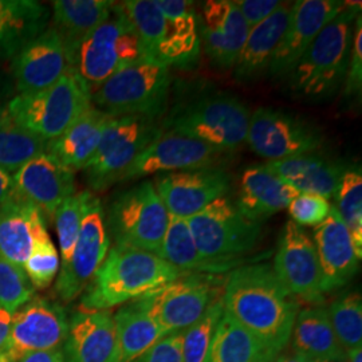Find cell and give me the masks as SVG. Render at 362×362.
Masks as SVG:
<instances>
[{
    "label": "cell",
    "instance_id": "obj_53",
    "mask_svg": "<svg viewBox=\"0 0 362 362\" xmlns=\"http://www.w3.org/2000/svg\"><path fill=\"white\" fill-rule=\"evenodd\" d=\"M346 361L348 362H362V346L351 349L346 353Z\"/></svg>",
    "mask_w": 362,
    "mask_h": 362
},
{
    "label": "cell",
    "instance_id": "obj_44",
    "mask_svg": "<svg viewBox=\"0 0 362 362\" xmlns=\"http://www.w3.org/2000/svg\"><path fill=\"white\" fill-rule=\"evenodd\" d=\"M291 221L299 227H318L327 219L332 204L317 194H299L286 208Z\"/></svg>",
    "mask_w": 362,
    "mask_h": 362
},
{
    "label": "cell",
    "instance_id": "obj_8",
    "mask_svg": "<svg viewBox=\"0 0 362 362\" xmlns=\"http://www.w3.org/2000/svg\"><path fill=\"white\" fill-rule=\"evenodd\" d=\"M172 74L168 66L145 59L109 78L91 95V104L110 116L158 119L168 104Z\"/></svg>",
    "mask_w": 362,
    "mask_h": 362
},
{
    "label": "cell",
    "instance_id": "obj_55",
    "mask_svg": "<svg viewBox=\"0 0 362 362\" xmlns=\"http://www.w3.org/2000/svg\"><path fill=\"white\" fill-rule=\"evenodd\" d=\"M1 115H3V113H1ZM1 115H0V118H1Z\"/></svg>",
    "mask_w": 362,
    "mask_h": 362
},
{
    "label": "cell",
    "instance_id": "obj_54",
    "mask_svg": "<svg viewBox=\"0 0 362 362\" xmlns=\"http://www.w3.org/2000/svg\"><path fill=\"white\" fill-rule=\"evenodd\" d=\"M334 362H348L346 360H342V361H334Z\"/></svg>",
    "mask_w": 362,
    "mask_h": 362
},
{
    "label": "cell",
    "instance_id": "obj_13",
    "mask_svg": "<svg viewBox=\"0 0 362 362\" xmlns=\"http://www.w3.org/2000/svg\"><path fill=\"white\" fill-rule=\"evenodd\" d=\"M69 329L64 308L46 298H33L15 311L10 333L0 348V362H18L27 354L62 349Z\"/></svg>",
    "mask_w": 362,
    "mask_h": 362
},
{
    "label": "cell",
    "instance_id": "obj_49",
    "mask_svg": "<svg viewBox=\"0 0 362 362\" xmlns=\"http://www.w3.org/2000/svg\"><path fill=\"white\" fill-rule=\"evenodd\" d=\"M15 192L16 189H15L13 176H11L10 172L0 168V204L8 200Z\"/></svg>",
    "mask_w": 362,
    "mask_h": 362
},
{
    "label": "cell",
    "instance_id": "obj_26",
    "mask_svg": "<svg viewBox=\"0 0 362 362\" xmlns=\"http://www.w3.org/2000/svg\"><path fill=\"white\" fill-rule=\"evenodd\" d=\"M167 21V39L161 64L179 69L194 67L202 50L196 6L191 0H156Z\"/></svg>",
    "mask_w": 362,
    "mask_h": 362
},
{
    "label": "cell",
    "instance_id": "obj_47",
    "mask_svg": "<svg viewBox=\"0 0 362 362\" xmlns=\"http://www.w3.org/2000/svg\"><path fill=\"white\" fill-rule=\"evenodd\" d=\"M233 4L242 13L248 28H254L275 13L282 1L279 0H235Z\"/></svg>",
    "mask_w": 362,
    "mask_h": 362
},
{
    "label": "cell",
    "instance_id": "obj_31",
    "mask_svg": "<svg viewBox=\"0 0 362 362\" xmlns=\"http://www.w3.org/2000/svg\"><path fill=\"white\" fill-rule=\"evenodd\" d=\"M291 348L314 362H334L346 360V353L337 339L330 324L327 308L314 305L298 313L293 333Z\"/></svg>",
    "mask_w": 362,
    "mask_h": 362
},
{
    "label": "cell",
    "instance_id": "obj_14",
    "mask_svg": "<svg viewBox=\"0 0 362 362\" xmlns=\"http://www.w3.org/2000/svg\"><path fill=\"white\" fill-rule=\"evenodd\" d=\"M109 247L110 236L106 228L105 208L91 192L73 255L57 279L55 290L61 299L71 302L85 291L106 258Z\"/></svg>",
    "mask_w": 362,
    "mask_h": 362
},
{
    "label": "cell",
    "instance_id": "obj_6",
    "mask_svg": "<svg viewBox=\"0 0 362 362\" xmlns=\"http://www.w3.org/2000/svg\"><path fill=\"white\" fill-rule=\"evenodd\" d=\"M90 106V89L73 69L67 67L50 88L35 94L16 95L6 112L16 125L50 141L59 137Z\"/></svg>",
    "mask_w": 362,
    "mask_h": 362
},
{
    "label": "cell",
    "instance_id": "obj_42",
    "mask_svg": "<svg viewBox=\"0 0 362 362\" xmlns=\"http://www.w3.org/2000/svg\"><path fill=\"white\" fill-rule=\"evenodd\" d=\"M34 293L25 270L0 258V308L13 314L34 298Z\"/></svg>",
    "mask_w": 362,
    "mask_h": 362
},
{
    "label": "cell",
    "instance_id": "obj_28",
    "mask_svg": "<svg viewBox=\"0 0 362 362\" xmlns=\"http://www.w3.org/2000/svg\"><path fill=\"white\" fill-rule=\"evenodd\" d=\"M264 165L299 194H317L326 200L334 199L348 169L339 161L314 153L267 161Z\"/></svg>",
    "mask_w": 362,
    "mask_h": 362
},
{
    "label": "cell",
    "instance_id": "obj_45",
    "mask_svg": "<svg viewBox=\"0 0 362 362\" xmlns=\"http://www.w3.org/2000/svg\"><path fill=\"white\" fill-rule=\"evenodd\" d=\"M344 97L345 98H357L361 95L362 90V18L357 16L353 39L350 47L349 64L346 76L344 79Z\"/></svg>",
    "mask_w": 362,
    "mask_h": 362
},
{
    "label": "cell",
    "instance_id": "obj_29",
    "mask_svg": "<svg viewBox=\"0 0 362 362\" xmlns=\"http://www.w3.org/2000/svg\"><path fill=\"white\" fill-rule=\"evenodd\" d=\"M293 3L281 7L258 26L250 30L243 49L233 65V77L238 82H252L269 71L272 58L288 26Z\"/></svg>",
    "mask_w": 362,
    "mask_h": 362
},
{
    "label": "cell",
    "instance_id": "obj_1",
    "mask_svg": "<svg viewBox=\"0 0 362 362\" xmlns=\"http://www.w3.org/2000/svg\"><path fill=\"white\" fill-rule=\"evenodd\" d=\"M224 311L264 350L287 349L300 302L279 281L270 263L236 267L226 276Z\"/></svg>",
    "mask_w": 362,
    "mask_h": 362
},
{
    "label": "cell",
    "instance_id": "obj_10",
    "mask_svg": "<svg viewBox=\"0 0 362 362\" xmlns=\"http://www.w3.org/2000/svg\"><path fill=\"white\" fill-rule=\"evenodd\" d=\"M224 284V275L185 272L137 299L167 336L196 324L223 297Z\"/></svg>",
    "mask_w": 362,
    "mask_h": 362
},
{
    "label": "cell",
    "instance_id": "obj_15",
    "mask_svg": "<svg viewBox=\"0 0 362 362\" xmlns=\"http://www.w3.org/2000/svg\"><path fill=\"white\" fill-rule=\"evenodd\" d=\"M272 269L299 302L322 305L321 269L317 248L309 233L288 220L282 230Z\"/></svg>",
    "mask_w": 362,
    "mask_h": 362
},
{
    "label": "cell",
    "instance_id": "obj_40",
    "mask_svg": "<svg viewBox=\"0 0 362 362\" xmlns=\"http://www.w3.org/2000/svg\"><path fill=\"white\" fill-rule=\"evenodd\" d=\"M90 194L91 191H82L74 194L66 199L55 211L54 218L61 250V269L65 267L73 255Z\"/></svg>",
    "mask_w": 362,
    "mask_h": 362
},
{
    "label": "cell",
    "instance_id": "obj_22",
    "mask_svg": "<svg viewBox=\"0 0 362 362\" xmlns=\"http://www.w3.org/2000/svg\"><path fill=\"white\" fill-rule=\"evenodd\" d=\"M65 362H118L115 318L110 310H79L69 321L62 346Z\"/></svg>",
    "mask_w": 362,
    "mask_h": 362
},
{
    "label": "cell",
    "instance_id": "obj_52",
    "mask_svg": "<svg viewBox=\"0 0 362 362\" xmlns=\"http://www.w3.org/2000/svg\"><path fill=\"white\" fill-rule=\"evenodd\" d=\"M276 356H278V354L260 348V349L257 351V354L254 356V358L250 362H275Z\"/></svg>",
    "mask_w": 362,
    "mask_h": 362
},
{
    "label": "cell",
    "instance_id": "obj_41",
    "mask_svg": "<svg viewBox=\"0 0 362 362\" xmlns=\"http://www.w3.org/2000/svg\"><path fill=\"white\" fill-rule=\"evenodd\" d=\"M223 314L224 305L221 297L196 324L182 332L181 362H206Z\"/></svg>",
    "mask_w": 362,
    "mask_h": 362
},
{
    "label": "cell",
    "instance_id": "obj_12",
    "mask_svg": "<svg viewBox=\"0 0 362 362\" xmlns=\"http://www.w3.org/2000/svg\"><path fill=\"white\" fill-rule=\"evenodd\" d=\"M246 143L267 161L309 155L324 144V136L313 124L272 107H258L250 118Z\"/></svg>",
    "mask_w": 362,
    "mask_h": 362
},
{
    "label": "cell",
    "instance_id": "obj_25",
    "mask_svg": "<svg viewBox=\"0 0 362 362\" xmlns=\"http://www.w3.org/2000/svg\"><path fill=\"white\" fill-rule=\"evenodd\" d=\"M298 194L296 188L278 177L264 164H259L243 172L235 204L247 219L263 223L286 209Z\"/></svg>",
    "mask_w": 362,
    "mask_h": 362
},
{
    "label": "cell",
    "instance_id": "obj_48",
    "mask_svg": "<svg viewBox=\"0 0 362 362\" xmlns=\"http://www.w3.org/2000/svg\"><path fill=\"white\" fill-rule=\"evenodd\" d=\"M18 362H65L62 349L45 350L27 354Z\"/></svg>",
    "mask_w": 362,
    "mask_h": 362
},
{
    "label": "cell",
    "instance_id": "obj_3",
    "mask_svg": "<svg viewBox=\"0 0 362 362\" xmlns=\"http://www.w3.org/2000/svg\"><path fill=\"white\" fill-rule=\"evenodd\" d=\"M361 3H349L314 39L310 47L293 67L290 90L309 101L333 97L344 83L349 64L350 47Z\"/></svg>",
    "mask_w": 362,
    "mask_h": 362
},
{
    "label": "cell",
    "instance_id": "obj_16",
    "mask_svg": "<svg viewBox=\"0 0 362 362\" xmlns=\"http://www.w3.org/2000/svg\"><path fill=\"white\" fill-rule=\"evenodd\" d=\"M153 184L169 215L187 220L228 194L231 176L224 169L211 167L161 173Z\"/></svg>",
    "mask_w": 362,
    "mask_h": 362
},
{
    "label": "cell",
    "instance_id": "obj_51",
    "mask_svg": "<svg viewBox=\"0 0 362 362\" xmlns=\"http://www.w3.org/2000/svg\"><path fill=\"white\" fill-rule=\"evenodd\" d=\"M275 362H314L311 361L309 357L303 356V354H299L297 351H294L293 349H285L284 351H281Z\"/></svg>",
    "mask_w": 362,
    "mask_h": 362
},
{
    "label": "cell",
    "instance_id": "obj_38",
    "mask_svg": "<svg viewBox=\"0 0 362 362\" xmlns=\"http://www.w3.org/2000/svg\"><path fill=\"white\" fill-rule=\"evenodd\" d=\"M337 214L344 221L358 258L362 257V173L360 167L345 170L334 196Z\"/></svg>",
    "mask_w": 362,
    "mask_h": 362
},
{
    "label": "cell",
    "instance_id": "obj_21",
    "mask_svg": "<svg viewBox=\"0 0 362 362\" xmlns=\"http://www.w3.org/2000/svg\"><path fill=\"white\" fill-rule=\"evenodd\" d=\"M16 192L50 218L76 194L74 170L66 168L46 152L34 157L13 175Z\"/></svg>",
    "mask_w": 362,
    "mask_h": 362
},
{
    "label": "cell",
    "instance_id": "obj_19",
    "mask_svg": "<svg viewBox=\"0 0 362 362\" xmlns=\"http://www.w3.org/2000/svg\"><path fill=\"white\" fill-rule=\"evenodd\" d=\"M199 35L209 59L221 69H233L250 28L230 0H208L202 6Z\"/></svg>",
    "mask_w": 362,
    "mask_h": 362
},
{
    "label": "cell",
    "instance_id": "obj_43",
    "mask_svg": "<svg viewBox=\"0 0 362 362\" xmlns=\"http://www.w3.org/2000/svg\"><path fill=\"white\" fill-rule=\"evenodd\" d=\"M59 254L54 246L50 236H47L46 239L40 240L33 250L31 255L28 257L23 266V270L34 288L42 290L52 285V281L59 272Z\"/></svg>",
    "mask_w": 362,
    "mask_h": 362
},
{
    "label": "cell",
    "instance_id": "obj_30",
    "mask_svg": "<svg viewBox=\"0 0 362 362\" xmlns=\"http://www.w3.org/2000/svg\"><path fill=\"white\" fill-rule=\"evenodd\" d=\"M115 3L109 0H57L52 3V28L64 42L67 67L73 65L82 42L110 16Z\"/></svg>",
    "mask_w": 362,
    "mask_h": 362
},
{
    "label": "cell",
    "instance_id": "obj_35",
    "mask_svg": "<svg viewBox=\"0 0 362 362\" xmlns=\"http://www.w3.org/2000/svg\"><path fill=\"white\" fill-rule=\"evenodd\" d=\"M119 4L141 39L148 57L161 62L167 39V21L156 0H127Z\"/></svg>",
    "mask_w": 362,
    "mask_h": 362
},
{
    "label": "cell",
    "instance_id": "obj_27",
    "mask_svg": "<svg viewBox=\"0 0 362 362\" xmlns=\"http://www.w3.org/2000/svg\"><path fill=\"white\" fill-rule=\"evenodd\" d=\"M113 118L91 104L59 137L47 141L46 153L74 172L85 169Z\"/></svg>",
    "mask_w": 362,
    "mask_h": 362
},
{
    "label": "cell",
    "instance_id": "obj_32",
    "mask_svg": "<svg viewBox=\"0 0 362 362\" xmlns=\"http://www.w3.org/2000/svg\"><path fill=\"white\" fill-rule=\"evenodd\" d=\"M49 23V10L34 0H0V62L13 59Z\"/></svg>",
    "mask_w": 362,
    "mask_h": 362
},
{
    "label": "cell",
    "instance_id": "obj_24",
    "mask_svg": "<svg viewBox=\"0 0 362 362\" xmlns=\"http://www.w3.org/2000/svg\"><path fill=\"white\" fill-rule=\"evenodd\" d=\"M50 236L43 212L15 194L0 204V258L23 269L33 250Z\"/></svg>",
    "mask_w": 362,
    "mask_h": 362
},
{
    "label": "cell",
    "instance_id": "obj_50",
    "mask_svg": "<svg viewBox=\"0 0 362 362\" xmlns=\"http://www.w3.org/2000/svg\"><path fill=\"white\" fill-rule=\"evenodd\" d=\"M11 320H13V314L4 310L3 308H0V348L3 346V344L6 342L8 333H10V327H11Z\"/></svg>",
    "mask_w": 362,
    "mask_h": 362
},
{
    "label": "cell",
    "instance_id": "obj_5",
    "mask_svg": "<svg viewBox=\"0 0 362 362\" xmlns=\"http://www.w3.org/2000/svg\"><path fill=\"white\" fill-rule=\"evenodd\" d=\"M145 59L151 58L141 39L121 4L115 3L110 16L82 42L70 69L88 85L93 95L118 71Z\"/></svg>",
    "mask_w": 362,
    "mask_h": 362
},
{
    "label": "cell",
    "instance_id": "obj_34",
    "mask_svg": "<svg viewBox=\"0 0 362 362\" xmlns=\"http://www.w3.org/2000/svg\"><path fill=\"white\" fill-rule=\"evenodd\" d=\"M157 257L182 272L220 274L216 266L203 258L196 248L188 221L169 215L168 227Z\"/></svg>",
    "mask_w": 362,
    "mask_h": 362
},
{
    "label": "cell",
    "instance_id": "obj_20",
    "mask_svg": "<svg viewBox=\"0 0 362 362\" xmlns=\"http://www.w3.org/2000/svg\"><path fill=\"white\" fill-rule=\"evenodd\" d=\"M66 70L64 42L52 27L30 40L13 58V74L19 95L50 88Z\"/></svg>",
    "mask_w": 362,
    "mask_h": 362
},
{
    "label": "cell",
    "instance_id": "obj_18",
    "mask_svg": "<svg viewBox=\"0 0 362 362\" xmlns=\"http://www.w3.org/2000/svg\"><path fill=\"white\" fill-rule=\"evenodd\" d=\"M346 7L338 0H297L293 3L288 26L272 58L269 73L285 78L318 37L321 30Z\"/></svg>",
    "mask_w": 362,
    "mask_h": 362
},
{
    "label": "cell",
    "instance_id": "obj_36",
    "mask_svg": "<svg viewBox=\"0 0 362 362\" xmlns=\"http://www.w3.org/2000/svg\"><path fill=\"white\" fill-rule=\"evenodd\" d=\"M47 141L16 125L4 112L0 118V168L16 172L30 160L46 152Z\"/></svg>",
    "mask_w": 362,
    "mask_h": 362
},
{
    "label": "cell",
    "instance_id": "obj_7",
    "mask_svg": "<svg viewBox=\"0 0 362 362\" xmlns=\"http://www.w3.org/2000/svg\"><path fill=\"white\" fill-rule=\"evenodd\" d=\"M251 113L233 95H206L173 110L163 122L172 130L228 153L246 144Z\"/></svg>",
    "mask_w": 362,
    "mask_h": 362
},
{
    "label": "cell",
    "instance_id": "obj_46",
    "mask_svg": "<svg viewBox=\"0 0 362 362\" xmlns=\"http://www.w3.org/2000/svg\"><path fill=\"white\" fill-rule=\"evenodd\" d=\"M181 338L182 332L167 334L130 362H181Z\"/></svg>",
    "mask_w": 362,
    "mask_h": 362
},
{
    "label": "cell",
    "instance_id": "obj_4",
    "mask_svg": "<svg viewBox=\"0 0 362 362\" xmlns=\"http://www.w3.org/2000/svg\"><path fill=\"white\" fill-rule=\"evenodd\" d=\"M187 221L200 255L220 274L245 264V257L258 245L263 230L262 223L247 219L227 196Z\"/></svg>",
    "mask_w": 362,
    "mask_h": 362
},
{
    "label": "cell",
    "instance_id": "obj_17",
    "mask_svg": "<svg viewBox=\"0 0 362 362\" xmlns=\"http://www.w3.org/2000/svg\"><path fill=\"white\" fill-rule=\"evenodd\" d=\"M220 155H223L220 151L207 144L172 130L161 129L137 156L122 181L151 175L211 168L218 163Z\"/></svg>",
    "mask_w": 362,
    "mask_h": 362
},
{
    "label": "cell",
    "instance_id": "obj_37",
    "mask_svg": "<svg viewBox=\"0 0 362 362\" xmlns=\"http://www.w3.org/2000/svg\"><path fill=\"white\" fill-rule=\"evenodd\" d=\"M262 346L224 311L206 362H250Z\"/></svg>",
    "mask_w": 362,
    "mask_h": 362
},
{
    "label": "cell",
    "instance_id": "obj_39",
    "mask_svg": "<svg viewBox=\"0 0 362 362\" xmlns=\"http://www.w3.org/2000/svg\"><path fill=\"white\" fill-rule=\"evenodd\" d=\"M337 339L348 353L362 346V298L360 293H346L327 308Z\"/></svg>",
    "mask_w": 362,
    "mask_h": 362
},
{
    "label": "cell",
    "instance_id": "obj_23",
    "mask_svg": "<svg viewBox=\"0 0 362 362\" xmlns=\"http://www.w3.org/2000/svg\"><path fill=\"white\" fill-rule=\"evenodd\" d=\"M313 240L321 269L322 293L345 287L358 272L361 259L356 252L348 228L333 206L327 219L315 227Z\"/></svg>",
    "mask_w": 362,
    "mask_h": 362
},
{
    "label": "cell",
    "instance_id": "obj_9",
    "mask_svg": "<svg viewBox=\"0 0 362 362\" xmlns=\"http://www.w3.org/2000/svg\"><path fill=\"white\" fill-rule=\"evenodd\" d=\"M105 220L116 246L157 255L168 227L169 214L153 180H145L118 192L105 211Z\"/></svg>",
    "mask_w": 362,
    "mask_h": 362
},
{
    "label": "cell",
    "instance_id": "obj_2",
    "mask_svg": "<svg viewBox=\"0 0 362 362\" xmlns=\"http://www.w3.org/2000/svg\"><path fill=\"white\" fill-rule=\"evenodd\" d=\"M185 272L155 254L130 247L107 251L81 298V310H110L177 279Z\"/></svg>",
    "mask_w": 362,
    "mask_h": 362
},
{
    "label": "cell",
    "instance_id": "obj_11",
    "mask_svg": "<svg viewBox=\"0 0 362 362\" xmlns=\"http://www.w3.org/2000/svg\"><path fill=\"white\" fill-rule=\"evenodd\" d=\"M156 118L145 116L115 117L106 127L85 177L94 192H104L122 181L137 156L161 132Z\"/></svg>",
    "mask_w": 362,
    "mask_h": 362
},
{
    "label": "cell",
    "instance_id": "obj_33",
    "mask_svg": "<svg viewBox=\"0 0 362 362\" xmlns=\"http://www.w3.org/2000/svg\"><path fill=\"white\" fill-rule=\"evenodd\" d=\"M113 318L116 326L118 362L133 361L165 336L139 299L122 305V308L113 314Z\"/></svg>",
    "mask_w": 362,
    "mask_h": 362
}]
</instances>
